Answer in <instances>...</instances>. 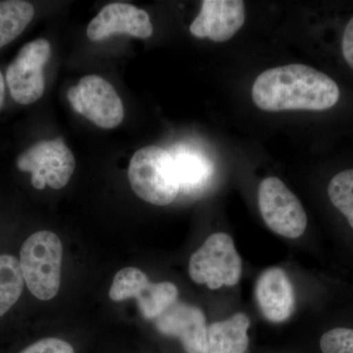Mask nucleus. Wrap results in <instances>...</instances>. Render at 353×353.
I'll return each mask as SVG.
<instances>
[{
  "instance_id": "obj_1",
  "label": "nucleus",
  "mask_w": 353,
  "mask_h": 353,
  "mask_svg": "<svg viewBox=\"0 0 353 353\" xmlns=\"http://www.w3.org/2000/svg\"><path fill=\"white\" fill-rule=\"evenodd\" d=\"M252 99L264 111H323L334 108L340 88L326 74L303 64L266 70L253 83Z\"/></svg>"
},
{
  "instance_id": "obj_2",
  "label": "nucleus",
  "mask_w": 353,
  "mask_h": 353,
  "mask_svg": "<svg viewBox=\"0 0 353 353\" xmlns=\"http://www.w3.org/2000/svg\"><path fill=\"white\" fill-rule=\"evenodd\" d=\"M62 260L61 240L52 232H37L23 243L21 269L32 296L43 301L57 296L61 285Z\"/></svg>"
},
{
  "instance_id": "obj_3",
  "label": "nucleus",
  "mask_w": 353,
  "mask_h": 353,
  "mask_svg": "<svg viewBox=\"0 0 353 353\" xmlns=\"http://www.w3.org/2000/svg\"><path fill=\"white\" fill-rule=\"evenodd\" d=\"M128 176L134 194L153 205H168L180 192L173 157L159 146H145L134 153Z\"/></svg>"
},
{
  "instance_id": "obj_4",
  "label": "nucleus",
  "mask_w": 353,
  "mask_h": 353,
  "mask_svg": "<svg viewBox=\"0 0 353 353\" xmlns=\"http://www.w3.org/2000/svg\"><path fill=\"white\" fill-rule=\"evenodd\" d=\"M190 277L210 290L238 285L243 274V261L231 236L216 233L209 236L203 245L192 255Z\"/></svg>"
},
{
  "instance_id": "obj_5",
  "label": "nucleus",
  "mask_w": 353,
  "mask_h": 353,
  "mask_svg": "<svg viewBox=\"0 0 353 353\" xmlns=\"http://www.w3.org/2000/svg\"><path fill=\"white\" fill-rule=\"evenodd\" d=\"M17 167L20 171L32 174L34 189L43 190L48 185L61 190L71 180L76 159L62 139L58 138L39 141L28 148L18 157Z\"/></svg>"
},
{
  "instance_id": "obj_6",
  "label": "nucleus",
  "mask_w": 353,
  "mask_h": 353,
  "mask_svg": "<svg viewBox=\"0 0 353 353\" xmlns=\"http://www.w3.org/2000/svg\"><path fill=\"white\" fill-rule=\"evenodd\" d=\"M259 206L265 224L288 239L303 236L307 227V216L294 192L276 176L264 179L259 185Z\"/></svg>"
},
{
  "instance_id": "obj_7",
  "label": "nucleus",
  "mask_w": 353,
  "mask_h": 353,
  "mask_svg": "<svg viewBox=\"0 0 353 353\" xmlns=\"http://www.w3.org/2000/svg\"><path fill=\"white\" fill-rule=\"evenodd\" d=\"M179 290L173 283H152L145 272L127 267L116 274L109 290L113 301L136 299L143 318L157 320L178 301Z\"/></svg>"
},
{
  "instance_id": "obj_8",
  "label": "nucleus",
  "mask_w": 353,
  "mask_h": 353,
  "mask_svg": "<svg viewBox=\"0 0 353 353\" xmlns=\"http://www.w3.org/2000/svg\"><path fill=\"white\" fill-rule=\"evenodd\" d=\"M67 99L77 113L101 129H113L124 119V104L113 85L101 77H83L69 88Z\"/></svg>"
},
{
  "instance_id": "obj_9",
  "label": "nucleus",
  "mask_w": 353,
  "mask_h": 353,
  "mask_svg": "<svg viewBox=\"0 0 353 353\" xmlns=\"http://www.w3.org/2000/svg\"><path fill=\"white\" fill-rule=\"evenodd\" d=\"M51 46L46 39H38L21 48L6 71L11 97L17 103L29 105L43 97L46 90L44 67L50 60Z\"/></svg>"
},
{
  "instance_id": "obj_10",
  "label": "nucleus",
  "mask_w": 353,
  "mask_h": 353,
  "mask_svg": "<svg viewBox=\"0 0 353 353\" xmlns=\"http://www.w3.org/2000/svg\"><path fill=\"white\" fill-rule=\"evenodd\" d=\"M157 331L179 339L185 353H208L205 315L196 306L176 303L155 320Z\"/></svg>"
},
{
  "instance_id": "obj_11",
  "label": "nucleus",
  "mask_w": 353,
  "mask_h": 353,
  "mask_svg": "<svg viewBox=\"0 0 353 353\" xmlns=\"http://www.w3.org/2000/svg\"><path fill=\"white\" fill-rule=\"evenodd\" d=\"M153 26L150 15L132 4L115 2L104 6L90 21L87 34L92 41H102L114 34H125L137 39L152 37Z\"/></svg>"
},
{
  "instance_id": "obj_12",
  "label": "nucleus",
  "mask_w": 353,
  "mask_h": 353,
  "mask_svg": "<svg viewBox=\"0 0 353 353\" xmlns=\"http://www.w3.org/2000/svg\"><path fill=\"white\" fill-rule=\"evenodd\" d=\"M245 19V3L241 0H205L190 31L197 39L224 43L233 38Z\"/></svg>"
},
{
  "instance_id": "obj_13",
  "label": "nucleus",
  "mask_w": 353,
  "mask_h": 353,
  "mask_svg": "<svg viewBox=\"0 0 353 353\" xmlns=\"http://www.w3.org/2000/svg\"><path fill=\"white\" fill-rule=\"evenodd\" d=\"M255 296L265 319L282 323L289 319L294 308V292L287 273L279 267L267 269L260 275Z\"/></svg>"
},
{
  "instance_id": "obj_14",
  "label": "nucleus",
  "mask_w": 353,
  "mask_h": 353,
  "mask_svg": "<svg viewBox=\"0 0 353 353\" xmlns=\"http://www.w3.org/2000/svg\"><path fill=\"white\" fill-rule=\"evenodd\" d=\"M250 318L241 312L212 323L208 327V353H245L250 345Z\"/></svg>"
},
{
  "instance_id": "obj_15",
  "label": "nucleus",
  "mask_w": 353,
  "mask_h": 353,
  "mask_svg": "<svg viewBox=\"0 0 353 353\" xmlns=\"http://www.w3.org/2000/svg\"><path fill=\"white\" fill-rule=\"evenodd\" d=\"M171 155L175 164L180 192H196L202 189L213 176L212 163L201 152L190 148H179Z\"/></svg>"
},
{
  "instance_id": "obj_16",
  "label": "nucleus",
  "mask_w": 353,
  "mask_h": 353,
  "mask_svg": "<svg viewBox=\"0 0 353 353\" xmlns=\"http://www.w3.org/2000/svg\"><path fill=\"white\" fill-rule=\"evenodd\" d=\"M34 16V8L23 0L0 1V48L25 31Z\"/></svg>"
},
{
  "instance_id": "obj_17",
  "label": "nucleus",
  "mask_w": 353,
  "mask_h": 353,
  "mask_svg": "<svg viewBox=\"0 0 353 353\" xmlns=\"http://www.w3.org/2000/svg\"><path fill=\"white\" fill-rule=\"evenodd\" d=\"M24 284L20 260L10 254L0 255V317L17 303Z\"/></svg>"
},
{
  "instance_id": "obj_18",
  "label": "nucleus",
  "mask_w": 353,
  "mask_h": 353,
  "mask_svg": "<svg viewBox=\"0 0 353 353\" xmlns=\"http://www.w3.org/2000/svg\"><path fill=\"white\" fill-rule=\"evenodd\" d=\"M330 201L353 229V169L341 172L329 183Z\"/></svg>"
},
{
  "instance_id": "obj_19",
  "label": "nucleus",
  "mask_w": 353,
  "mask_h": 353,
  "mask_svg": "<svg viewBox=\"0 0 353 353\" xmlns=\"http://www.w3.org/2000/svg\"><path fill=\"white\" fill-rule=\"evenodd\" d=\"M323 353H353V329L334 328L320 340Z\"/></svg>"
},
{
  "instance_id": "obj_20",
  "label": "nucleus",
  "mask_w": 353,
  "mask_h": 353,
  "mask_svg": "<svg viewBox=\"0 0 353 353\" xmlns=\"http://www.w3.org/2000/svg\"><path fill=\"white\" fill-rule=\"evenodd\" d=\"M20 353H75L69 343L57 338H46L36 341Z\"/></svg>"
},
{
  "instance_id": "obj_21",
  "label": "nucleus",
  "mask_w": 353,
  "mask_h": 353,
  "mask_svg": "<svg viewBox=\"0 0 353 353\" xmlns=\"http://www.w3.org/2000/svg\"><path fill=\"white\" fill-rule=\"evenodd\" d=\"M341 48H343V54L345 61L353 71V17L345 27Z\"/></svg>"
},
{
  "instance_id": "obj_22",
  "label": "nucleus",
  "mask_w": 353,
  "mask_h": 353,
  "mask_svg": "<svg viewBox=\"0 0 353 353\" xmlns=\"http://www.w3.org/2000/svg\"><path fill=\"white\" fill-rule=\"evenodd\" d=\"M4 99H6V82H4L3 75L0 72V109L3 105Z\"/></svg>"
}]
</instances>
